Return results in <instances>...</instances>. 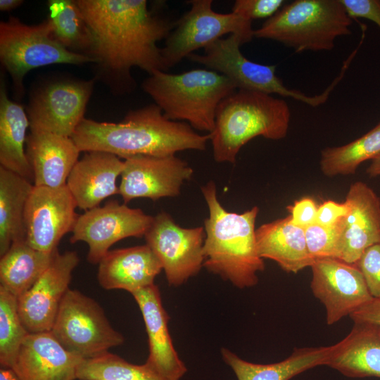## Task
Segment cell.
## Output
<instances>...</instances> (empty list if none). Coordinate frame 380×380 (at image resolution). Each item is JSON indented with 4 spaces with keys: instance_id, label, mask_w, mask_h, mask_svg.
Masks as SVG:
<instances>
[{
    "instance_id": "36",
    "label": "cell",
    "mask_w": 380,
    "mask_h": 380,
    "mask_svg": "<svg viewBox=\"0 0 380 380\" xmlns=\"http://www.w3.org/2000/svg\"><path fill=\"white\" fill-rule=\"evenodd\" d=\"M285 4L284 0H236L232 12L241 15L249 20L269 19Z\"/></svg>"
},
{
    "instance_id": "38",
    "label": "cell",
    "mask_w": 380,
    "mask_h": 380,
    "mask_svg": "<svg viewBox=\"0 0 380 380\" xmlns=\"http://www.w3.org/2000/svg\"><path fill=\"white\" fill-rule=\"evenodd\" d=\"M287 209L293 224L305 229L315 223L318 205L312 198L305 197L297 200Z\"/></svg>"
},
{
    "instance_id": "22",
    "label": "cell",
    "mask_w": 380,
    "mask_h": 380,
    "mask_svg": "<svg viewBox=\"0 0 380 380\" xmlns=\"http://www.w3.org/2000/svg\"><path fill=\"white\" fill-rule=\"evenodd\" d=\"M25 152L34 185L56 188L66 185L81 151L71 137L30 131Z\"/></svg>"
},
{
    "instance_id": "14",
    "label": "cell",
    "mask_w": 380,
    "mask_h": 380,
    "mask_svg": "<svg viewBox=\"0 0 380 380\" xmlns=\"http://www.w3.org/2000/svg\"><path fill=\"white\" fill-rule=\"evenodd\" d=\"M76 208L67 185L56 188L34 185L24 217L28 244L46 253L58 250L62 237L73 229L78 217Z\"/></svg>"
},
{
    "instance_id": "39",
    "label": "cell",
    "mask_w": 380,
    "mask_h": 380,
    "mask_svg": "<svg viewBox=\"0 0 380 380\" xmlns=\"http://www.w3.org/2000/svg\"><path fill=\"white\" fill-rule=\"evenodd\" d=\"M348 213V208L345 202L326 201L318 206L315 223L323 226H331L346 217Z\"/></svg>"
},
{
    "instance_id": "1",
    "label": "cell",
    "mask_w": 380,
    "mask_h": 380,
    "mask_svg": "<svg viewBox=\"0 0 380 380\" xmlns=\"http://www.w3.org/2000/svg\"><path fill=\"white\" fill-rule=\"evenodd\" d=\"M92 39L89 56L102 78L134 83L130 70L137 67L148 75L165 71L161 48L175 25L148 10L146 0H77Z\"/></svg>"
},
{
    "instance_id": "27",
    "label": "cell",
    "mask_w": 380,
    "mask_h": 380,
    "mask_svg": "<svg viewBox=\"0 0 380 380\" xmlns=\"http://www.w3.org/2000/svg\"><path fill=\"white\" fill-rule=\"evenodd\" d=\"M27 114L23 107L11 101L4 83L0 88V164L30 181L33 174L25 152Z\"/></svg>"
},
{
    "instance_id": "11",
    "label": "cell",
    "mask_w": 380,
    "mask_h": 380,
    "mask_svg": "<svg viewBox=\"0 0 380 380\" xmlns=\"http://www.w3.org/2000/svg\"><path fill=\"white\" fill-rule=\"evenodd\" d=\"M95 80L49 82L32 94L27 108L30 131L72 137L84 118Z\"/></svg>"
},
{
    "instance_id": "21",
    "label": "cell",
    "mask_w": 380,
    "mask_h": 380,
    "mask_svg": "<svg viewBox=\"0 0 380 380\" xmlns=\"http://www.w3.org/2000/svg\"><path fill=\"white\" fill-rule=\"evenodd\" d=\"M124 161L110 153L86 152L71 170L66 185L77 208L84 211L99 206L106 198L119 194L117 179Z\"/></svg>"
},
{
    "instance_id": "24",
    "label": "cell",
    "mask_w": 380,
    "mask_h": 380,
    "mask_svg": "<svg viewBox=\"0 0 380 380\" xmlns=\"http://www.w3.org/2000/svg\"><path fill=\"white\" fill-rule=\"evenodd\" d=\"M353 322L348 334L331 346L327 366L350 378H380V325Z\"/></svg>"
},
{
    "instance_id": "12",
    "label": "cell",
    "mask_w": 380,
    "mask_h": 380,
    "mask_svg": "<svg viewBox=\"0 0 380 380\" xmlns=\"http://www.w3.org/2000/svg\"><path fill=\"white\" fill-rule=\"evenodd\" d=\"M205 236L204 227H182L166 212L153 217L144 235L172 286L184 284L203 267Z\"/></svg>"
},
{
    "instance_id": "17",
    "label": "cell",
    "mask_w": 380,
    "mask_h": 380,
    "mask_svg": "<svg viewBox=\"0 0 380 380\" xmlns=\"http://www.w3.org/2000/svg\"><path fill=\"white\" fill-rule=\"evenodd\" d=\"M79 261L75 251L58 252L36 282L18 298L19 315L29 333L51 331Z\"/></svg>"
},
{
    "instance_id": "41",
    "label": "cell",
    "mask_w": 380,
    "mask_h": 380,
    "mask_svg": "<svg viewBox=\"0 0 380 380\" xmlns=\"http://www.w3.org/2000/svg\"><path fill=\"white\" fill-rule=\"evenodd\" d=\"M23 3L21 0H1L0 10L1 11H10L20 6Z\"/></svg>"
},
{
    "instance_id": "15",
    "label": "cell",
    "mask_w": 380,
    "mask_h": 380,
    "mask_svg": "<svg viewBox=\"0 0 380 380\" xmlns=\"http://www.w3.org/2000/svg\"><path fill=\"white\" fill-rule=\"evenodd\" d=\"M310 267L311 290L325 308L328 325L350 316L373 298L356 264L325 258L316 259Z\"/></svg>"
},
{
    "instance_id": "13",
    "label": "cell",
    "mask_w": 380,
    "mask_h": 380,
    "mask_svg": "<svg viewBox=\"0 0 380 380\" xmlns=\"http://www.w3.org/2000/svg\"><path fill=\"white\" fill-rule=\"evenodd\" d=\"M153 220L139 208L110 200L78 215L70 242H85L89 246L87 261L99 264L114 243L127 237L144 236Z\"/></svg>"
},
{
    "instance_id": "8",
    "label": "cell",
    "mask_w": 380,
    "mask_h": 380,
    "mask_svg": "<svg viewBox=\"0 0 380 380\" xmlns=\"http://www.w3.org/2000/svg\"><path fill=\"white\" fill-rule=\"evenodd\" d=\"M243 44L241 37L231 34L206 46L203 54L193 53L186 58L224 75L237 89L291 97L312 107L322 105L327 101L333 90L331 87L315 96L289 89L277 76L276 65L255 63L246 58L240 51V46Z\"/></svg>"
},
{
    "instance_id": "4",
    "label": "cell",
    "mask_w": 380,
    "mask_h": 380,
    "mask_svg": "<svg viewBox=\"0 0 380 380\" xmlns=\"http://www.w3.org/2000/svg\"><path fill=\"white\" fill-rule=\"evenodd\" d=\"M291 112L287 103L265 93L236 89L219 104L210 133L217 163L236 162L240 149L261 136L279 140L288 132Z\"/></svg>"
},
{
    "instance_id": "42",
    "label": "cell",
    "mask_w": 380,
    "mask_h": 380,
    "mask_svg": "<svg viewBox=\"0 0 380 380\" xmlns=\"http://www.w3.org/2000/svg\"><path fill=\"white\" fill-rule=\"evenodd\" d=\"M372 160L371 164L367 169V173L370 177L380 176V155Z\"/></svg>"
},
{
    "instance_id": "10",
    "label": "cell",
    "mask_w": 380,
    "mask_h": 380,
    "mask_svg": "<svg viewBox=\"0 0 380 380\" xmlns=\"http://www.w3.org/2000/svg\"><path fill=\"white\" fill-rule=\"evenodd\" d=\"M191 8L176 21L161 48L165 70L201 48H205L226 34H235L243 43L254 37L252 21L233 12L220 13L211 0H191Z\"/></svg>"
},
{
    "instance_id": "43",
    "label": "cell",
    "mask_w": 380,
    "mask_h": 380,
    "mask_svg": "<svg viewBox=\"0 0 380 380\" xmlns=\"http://www.w3.org/2000/svg\"><path fill=\"white\" fill-rule=\"evenodd\" d=\"M0 380H20V379L12 369L1 367Z\"/></svg>"
},
{
    "instance_id": "33",
    "label": "cell",
    "mask_w": 380,
    "mask_h": 380,
    "mask_svg": "<svg viewBox=\"0 0 380 380\" xmlns=\"http://www.w3.org/2000/svg\"><path fill=\"white\" fill-rule=\"evenodd\" d=\"M28 334L19 315L18 298L0 286L1 367H13Z\"/></svg>"
},
{
    "instance_id": "16",
    "label": "cell",
    "mask_w": 380,
    "mask_h": 380,
    "mask_svg": "<svg viewBox=\"0 0 380 380\" xmlns=\"http://www.w3.org/2000/svg\"><path fill=\"white\" fill-rule=\"evenodd\" d=\"M194 171L175 156H135L124 160L119 194L127 204L137 198L158 201L179 196L182 185Z\"/></svg>"
},
{
    "instance_id": "35",
    "label": "cell",
    "mask_w": 380,
    "mask_h": 380,
    "mask_svg": "<svg viewBox=\"0 0 380 380\" xmlns=\"http://www.w3.org/2000/svg\"><path fill=\"white\" fill-rule=\"evenodd\" d=\"M372 298H380V243L367 248L355 263Z\"/></svg>"
},
{
    "instance_id": "25",
    "label": "cell",
    "mask_w": 380,
    "mask_h": 380,
    "mask_svg": "<svg viewBox=\"0 0 380 380\" xmlns=\"http://www.w3.org/2000/svg\"><path fill=\"white\" fill-rule=\"evenodd\" d=\"M255 239L259 255L275 261L286 272L298 273L315 261L307 247L305 229L293 224L290 215L260 226Z\"/></svg>"
},
{
    "instance_id": "31",
    "label": "cell",
    "mask_w": 380,
    "mask_h": 380,
    "mask_svg": "<svg viewBox=\"0 0 380 380\" xmlns=\"http://www.w3.org/2000/svg\"><path fill=\"white\" fill-rule=\"evenodd\" d=\"M380 155V122L360 138L321 151L320 168L328 177L354 174L358 166Z\"/></svg>"
},
{
    "instance_id": "9",
    "label": "cell",
    "mask_w": 380,
    "mask_h": 380,
    "mask_svg": "<svg viewBox=\"0 0 380 380\" xmlns=\"http://www.w3.org/2000/svg\"><path fill=\"white\" fill-rule=\"evenodd\" d=\"M50 332L66 350L82 359L103 355L124 342L101 305L70 289L61 303Z\"/></svg>"
},
{
    "instance_id": "37",
    "label": "cell",
    "mask_w": 380,
    "mask_h": 380,
    "mask_svg": "<svg viewBox=\"0 0 380 380\" xmlns=\"http://www.w3.org/2000/svg\"><path fill=\"white\" fill-rule=\"evenodd\" d=\"M348 16L365 18L374 23L380 30V0H340Z\"/></svg>"
},
{
    "instance_id": "34",
    "label": "cell",
    "mask_w": 380,
    "mask_h": 380,
    "mask_svg": "<svg viewBox=\"0 0 380 380\" xmlns=\"http://www.w3.org/2000/svg\"><path fill=\"white\" fill-rule=\"evenodd\" d=\"M344 218L331 226L314 223L305 229L307 247L315 260L335 258L344 227Z\"/></svg>"
},
{
    "instance_id": "20",
    "label": "cell",
    "mask_w": 380,
    "mask_h": 380,
    "mask_svg": "<svg viewBox=\"0 0 380 380\" xmlns=\"http://www.w3.org/2000/svg\"><path fill=\"white\" fill-rule=\"evenodd\" d=\"M82 360L66 350L50 331L29 333L11 369L20 380H76Z\"/></svg>"
},
{
    "instance_id": "29",
    "label": "cell",
    "mask_w": 380,
    "mask_h": 380,
    "mask_svg": "<svg viewBox=\"0 0 380 380\" xmlns=\"http://www.w3.org/2000/svg\"><path fill=\"white\" fill-rule=\"evenodd\" d=\"M33 188L31 181L0 166V256L25 239V210Z\"/></svg>"
},
{
    "instance_id": "30",
    "label": "cell",
    "mask_w": 380,
    "mask_h": 380,
    "mask_svg": "<svg viewBox=\"0 0 380 380\" xmlns=\"http://www.w3.org/2000/svg\"><path fill=\"white\" fill-rule=\"evenodd\" d=\"M47 5L56 39L68 50L90 57L91 35L77 1L49 0Z\"/></svg>"
},
{
    "instance_id": "23",
    "label": "cell",
    "mask_w": 380,
    "mask_h": 380,
    "mask_svg": "<svg viewBox=\"0 0 380 380\" xmlns=\"http://www.w3.org/2000/svg\"><path fill=\"white\" fill-rule=\"evenodd\" d=\"M162 265L148 245L109 251L99 262L97 279L106 290L130 293L154 284Z\"/></svg>"
},
{
    "instance_id": "2",
    "label": "cell",
    "mask_w": 380,
    "mask_h": 380,
    "mask_svg": "<svg viewBox=\"0 0 380 380\" xmlns=\"http://www.w3.org/2000/svg\"><path fill=\"white\" fill-rule=\"evenodd\" d=\"M80 151H103L119 158L168 156L186 150L204 151L210 134H200L186 122L167 118L155 103L129 110L119 122L84 118L71 137Z\"/></svg>"
},
{
    "instance_id": "19",
    "label": "cell",
    "mask_w": 380,
    "mask_h": 380,
    "mask_svg": "<svg viewBox=\"0 0 380 380\" xmlns=\"http://www.w3.org/2000/svg\"><path fill=\"white\" fill-rule=\"evenodd\" d=\"M141 312L148 342V356L145 364L168 380H179L186 372L179 357L168 330V315L155 284L131 293Z\"/></svg>"
},
{
    "instance_id": "28",
    "label": "cell",
    "mask_w": 380,
    "mask_h": 380,
    "mask_svg": "<svg viewBox=\"0 0 380 380\" xmlns=\"http://www.w3.org/2000/svg\"><path fill=\"white\" fill-rule=\"evenodd\" d=\"M58 253L37 250L26 239L14 241L1 256L0 286L18 298L36 282Z\"/></svg>"
},
{
    "instance_id": "3",
    "label": "cell",
    "mask_w": 380,
    "mask_h": 380,
    "mask_svg": "<svg viewBox=\"0 0 380 380\" xmlns=\"http://www.w3.org/2000/svg\"><path fill=\"white\" fill-rule=\"evenodd\" d=\"M209 215L204 221L203 267L235 286L252 287L258 273L265 270L255 239L258 206L243 213L227 210L220 203L217 187L210 181L201 187Z\"/></svg>"
},
{
    "instance_id": "18",
    "label": "cell",
    "mask_w": 380,
    "mask_h": 380,
    "mask_svg": "<svg viewBox=\"0 0 380 380\" xmlns=\"http://www.w3.org/2000/svg\"><path fill=\"white\" fill-rule=\"evenodd\" d=\"M348 213L334 258L355 264L365 251L380 243V198L365 183H353L344 201Z\"/></svg>"
},
{
    "instance_id": "5",
    "label": "cell",
    "mask_w": 380,
    "mask_h": 380,
    "mask_svg": "<svg viewBox=\"0 0 380 380\" xmlns=\"http://www.w3.org/2000/svg\"><path fill=\"white\" fill-rule=\"evenodd\" d=\"M141 88L167 118L208 134L214 129L219 104L237 89L227 77L208 69L179 74L156 70L143 81Z\"/></svg>"
},
{
    "instance_id": "6",
    "label": "cell",
    "mask_w": 380,
    "mask_h": 380,
    "mask_svg": "<svg viewBox=\"0 0 380 380\" xmlns=\"http://www.w3.org/2000/svg\"><path fill=\"white\" fill-rule=\"evenodd\" d=\"M352 23L340 0H296L254 30L253 36L297 53L331 51L337 37L351 34Z\"/></svg>"
},
{
    "instance_id": "40",
    "label": "cell",
    "mask_w": 380,
    "mask_h": 380,
    "mask_svg": "<svg viewBox=\"0 0 380 380\" xmlns=\"http://www.w3.org/2000/svg\"><path fill=\"white\" fill-rule=\"evenodd\" d=\"M353 322H369L380 325V298H373L350 315Z\"/></svg>"
},
{
    "instance_id": "32",
    "label": "cell",
    "mask_w": 380,
    "mask_h": 380,
    "mask_svg": "<svg viewBox=\"0 0 380 380\" xmlns=\"http://www.w3.org/2000/svg\"><path fill=\"white\" fill-rule=\"evenodd\" d=\"M78 380H168L144 365L130 363L107 352L83 359L77 369Z\"/></svg>"
},
{
    "instance_id": "7",
    "label": "cell",
    "mask_w": 380,
    "mask_h": 380,
    "mask_svg": "<svg viewBox=\"0 0 380 380\" xmlns=\"http://www.w3.org/2000/svg\"><path fill=\"white\" fill-rule=\"evenodd\" d=\"M0 60L19 95L23 93L24 77L34 68L53 64L94 63L91 58L61 45L53 36L49 19L29 25L15 17L0 23Z\"/></svg>"
},
{
    "instance_id": "26",
    "label": "cell",
    "mask_w": 380,
    "mask_h": 380,
    "mask_svg": "<svg viewBox=\"0 0 380 380\" xmlns=\"http://www.w3.org/2000/svg\"><path fill=\"white\" fill-rule=\"evenodd\" d=\"M331 346L295 348L286 359L272 364L246 361L228 349L221 353L238 380H289L311 368L327 365Z\"/></svg>"
}]
</instances>
